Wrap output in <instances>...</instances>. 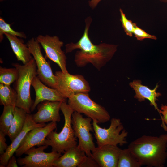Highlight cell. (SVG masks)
<instances>
[{"label":"cell","instance_id":"obj_1","mask_svg":"<svg viewBox=\"0 0 167 167\" xmlns=\"http://www.w3.org/2000/svg\"><path fill=\"white\" fill-rule=\"evenodd\" d=\"M89 16L85 20V27L84 33L76 43L71 42L65 45L66 53L79 49L75 55L74 61L77 66L83 67L91 63L100 70L112 58L117 50V45L105 43L95 45L89 36V30L92 22Z\"/></svg>","mask_w":167,"mask_h":167},{"label":"cell","instance_id":"obj_2","mask_svg":"<svg viewBox=\"0 0 167 167\" xmlns=\"http://www.w3.org/2000/svg\"><path fill=\"white\" fill-rule=\"evenodd\" d=\"M128 148L142 166L163 167L167 158V134L142 135L131 142Z\"/></svg>","mask_w":167,"mask_h":167},{"label":"cell","instance_id":"obj_3","mask_svg":"<svg viewBox=\"0 0 167 167\" xmlns=\"http://www.w3.org/2000/svg\"><path fill=\"white\" fill-rule=\"evenodd\" d=\"M60 110L64 118V126L59 133L54 130L51 131L43 145L50 146L52 151L64 153L71 148L77 146V142L71 123L72 115L74 111L66 101L62 102Z\"/></svg>","mask_w":167,"mask_h":167},{"label":"cell","instance_id":"obj_4","mask_svg":"<svg viewBox=\"0 0 167 167\" xmlns=\"http://www.w3.org/2000/svg\"><path fill=\"white\" fill-rule=\"evenodd\" d=\"M12 65L17 69L19 74L18 78L15 82V90L17 94L16 106L30 113L34 102L30 96V87L33 78L37 75L36 62L33 58L26 64L14 63Z\"/></svg>","mask_w":167,"mask_h":167},{"label":"cell","instance_id":"obj_5","mask_svg":"<svg viewBox=\"0 0 167 167\" xmlns=\"http://www.w3.org/2000/svg\"><path fill=\"white\" fill-rule=\"evenodd\" d=\"M68 99L67 104L74 111L83 113L98 123H104L110 119L106 109L92 100L88 93H79Z\"/></svg>","mask_w":167,"mask_h":167},{"label":"cell","instance_id":"obj_6","mask_svg":"<svg viewBox=\"0 0 167 167\" xmlns=\"http://www.w3.org/2000/svg\"><path fill=\"white\" fill-rule=\"evenodd\" d=\"M96 121L92 125L97 146L105 145L122 146L127 143L128 132L124 128L120 120L112 118L108 128L101 127Z\"/></svg>","mask_w":167,"mask_h":167},{"label":"cell","instance_id":"obj_7","mask_svg":"<svg viewBox=\"0 0 167 167\" xmlns=\"http://www.w3.org/2000/svg\"><path fill=\"white\" fill-rule=\"evenodd\" d=\"M89 118H84L80 113L74 111L72 113L71 123L75 135L78 139L79 148L86 155L91 156L96 147L91 131L93 129Z\"/></svg>","mask_w":167,"mask_h":167},{"label":"cell","instance_id":"obj_8","mask_svg":"<svg viewBox=\"0 0 167 167\" xmlns=\"http://www.w3.org/2000/svg\"><path fill=\"white\" fill-rule=\"evenodd\" d=\"M56 88L66 98L80 93H88L91 90L89 84L84 76L71 75L61 71H56Z\"/></svg>","mask_w":167,"mask_h":167},{"label":"cell","instance_id":"obj_9","mask_svg":"<svg viewBox=\"0 0 167 167\" xmlns=\"http://www.w3.org/2000/svg\"><path fill=\"white\" fill-rule=\"evenodd\" d=\"M48 147L41 145L37 148L34 147L27 150L24 153L27 155L24 158L17 159L18 164L23 167H52L55 161L62 155L55 151L45 152L44 150Z\"/></svg>","mask_w":167,"mask_h":167},{"label":"cell","instance_id":"obj_10","mask_svg":"<svg viewBox=\"0 0 167 167\" xmlns=\"http://www.w3.org/2000/svg\"><path fill=\"white\" fill-rule=\"evenodd\" d=\"M27 44L36 63L37 76L48 86L56 89V77L53 72L50 63L42 54L39 43L36 38H33Z\"/></svg>","mask_w":167,"mask_h":167},{"label":"cell","instance_id":"obj_11","mask_svg":"<svg viewBox=\"0 0 167 167\" xmlns=\"http://www.w3.org/2000/svg\"><path fill=\"white\" fill-rule=\"evenodd\" d=\"M36 39L43 48L46 57L57 64L63 73L68 72L66 57L62 50L63 42L57 36L39 35Z\"/></svg>","mask_w":167,"mask_h":167},{"label":"cell","instance_id":"obj_12","mask_svg":"<svg viewBox=\"0 0 167 167\" xmlns=\"http://www.w3.org/2000/svg\"><path fill=\"white\" fill-rule=\"evenodd\" d=\"M56 128L57 122H51L44 126L35 127L30 130L15 151V156L20 157L30 148L43 145L49 134Z\"/></svg>","mask_w":167,"mask_h":167},{"label":"cell","instance_id":"obj_13","mask_svg":"<svg viewBox=\"0 0 167 167\" xmlns=\"http://www.w3.org/2000/svg\"><path fill=\"white\" fill-rule=\"evenodd\" d=\"M35 92L36 97L33 105L31 107V112L33 111L36 106L40 103L45 101H66L64 97L57 89L49 88L44 84L36 76L33 78L32 83Z\"/></svg>","mask_w":167,"mask_h":167},{"label":"cell","instance_id":"obj_14","mask_svg":"<svg viewBox=\"0 0 167 167\" xmlns=\"http://www.w3.org/2000/svg\"><path fill=\"white\" fill-rule=\"evenodd\" d=\"M121 149L117 146L105 145L96 147L91 156L99 167H117Z\"/></svg>","mask_w":167,"mask_h":167},{"label":"cell","instance_id":"obj_15","mask_svg":"<svg viewBox=\"0 0 167 167\" xmlns=\"http://www.w3.org/2000/svg\"><path fill=\"white\" fill-rule=\"evenodd\" d=\"M46 125L45 123H36L33 119L32 115L27 113L25 123L23 129L8 146L5 153L0 155V166L6 167L9 159L13 156L28 132L34 128L43 127Z\"/></svg>","mask_w":167,"mask_h":167},{"label":"cell","instance_id":"obj_16","mask_svg":"<svg viewBox=\"0 0 167 167\" xmlns=\"http://www.w3.org/2000/svg\"><path fill=\"white\" fill-rule=\"evenodd\" d=\"M62 102L45 101L37 105V112L32 115L34 121L37 123L48 122H59L61 119L59 110Z\"/></svg>","mask_w":167,"mask_h":167},{"label":"cell","instance_id":"obj_17","mask_svg":"<svg viewBox=\"0 0 167 167\" xmlns=\"http://www.w3.org/2000/svg\"><path fill=\"white\" fill-rule=\"evenodd\" d=\"M130 86L135 91L134 97L139 101L148 100L150 105L153 106L159 113V109L156 103L158 98L161 95L160 92H156L158 85L157 84L153 89H151L148 87L142 84L141 81L139 80H135L129 84Z\"/></svg>","mask_w":167,"mask_h":167},{"label":"cell","instance_id":"obj_18","mask_svg":"<svg viewBox=\"0 0 167 167\" xmlns=\"http://www.w3.org/2000/svg\"><path fill=\"white\" fill-rule=\"evenodd\" d=\"M64 153L54 161L53 167H79L87 156L77 145L71 148Z\"/></svg>","mask_w":167,"mask_h":167},{"label":"cell","instance_id":"obj_19","mask_svg":"<svg viewBox=\"0 0 167 167\" xmlns=\"http://www.w3.org/2000/svg\"><path fill=\"white\" fill-rule=\"evenodd\" d=\"M4 35L8 40L12 50L18 61L22 62L24 65L29 62L33 58L31 56L27 44L17 36L5 33Z\"/></svg>","mask_w":167,"mask_h":167},{"label":"cell","instance_id":"obj_20","mask_svg":"<svg viewBox=\"0 0 167 167\" xmlns=\"http://www.w3.org/2000/svg\"><path fill=\"white\" fill-rule=\"evenodd\" d=\"M27 114L23 109L16 106L14 107L13 117L8 134L11 142L23 129L25 123Z\"/></svg>","mask_w":167,"mask_h":167},{"label":"cell","instance_id":"obj_21","mask_svg":"<svg viewBox=\"0 0 167 167\" xmlns=\"http://www.w3.org/2000/svg\"><path fill=\"white\" fill-rule=\"evenodd\" d=\"M17 99L16 90L10 86L0 84V103L1 105L15 107Z\"/></svg>","mask_w":167,"mask_h":167},{"label":"cell","instance_id":"obj_22","mask_svg":"<svg viewBox=\"0 0 167 167\" xmlns=\"http://www.w3.org/2000/svg\"><path fill=\"white\" fill-rule=\"evenodd\" d=\"M142 165L128 148L121 149L117 167H140Z\"/></svg>","mask_w":167,"mask_h":167},{"label":"cell","instance_id":"obj_23","mask_svg":"<svg viewBox=\"0 0 167 167\" xmlns=\"http://www.w3.org/2000/svg\"><path fill=\"white\" fill-rule=\"evenodd\" d=\"M11 106H4L0 117V132L5 136L8 135L13 117L14 107Z\"/></svg>","mask_w":167,"mask_h":167},{"label":"cell","instance_id":"obj_24","mask_svg":"<svg viewBox=\"0 0 167 167\" xmlns=\"http://www.w3.org/2000/svg\"><path fill=\"white\" fill-rule=\"evenodd\" d=\"M19 76L17 69L0 67V83L10 85L18 79Z\"/></svg>","mask_w":167,"mask_h":167},{"label":"cell","instance_id":"obj_25","mask_svg":"<svg viewBox=\"0 0 167 167\" xmlns=\"http://www.w3.org/2000/svg\"><path fill=\"white\" fill-rule=\"evenodd\" d=\"M7 33L20 38H25L26 36L22 32H19L14 30L11 27V24L6 22L1 17L0 18V41L1 42L3 38V34Z\"/></svg>","mask_w":167,"mask_h":167},{"label":"cell","instance_id":"obj_26","mask_svg":"<svg viewBox=\"0 0 167 167\" xmlns=\"http://www.w3.org/2000/svg\"><path fill=\"white\" fill-rule=\"evenodd\" d=\"M119 11L121 15L120 21L124 31L127 35L131 37L133 35L135 25L136 23H133L131 20L128 19L121 8L120 9Z\"/></svg>","mask_w":167,"mask_h":167},{"label":"cell","instance_id":"obj_27","mask_svg":"<svg viewBox=\"0 0 167 167\" xmlns=\"http://www.w3.org/2000/svg\"><path fill=\"white\" fill-rule=\"evenodd\" d=\"M133 34L137 40L142 41L144 39L148 38L153 40H156L157 38L155 36L150 35L146 32L137 25H135L133 31Z\"/></svg>","mask_w":167,"mask_h":167},{"label":"cell","instance_id":"obj_28","mask_svg":"<svg viewBox=\"0 0 167 167\" xmlns=\"http://www.w3.org/2000/svg\"><path fill=\"white\" fill-rule=\"evenodd\" d=\"M159 113L162 122L161 126L165 131H167V104L161 105Z\"/></svg>","mask_w":167,"mask_h":167},{"label":"cell","instance_id":"obj_29","mask_svg":"<svg viewBox=\"0 0 167 167\" xmlns=\"http://www.w3.org/2000/svg\"><path fill=\"white\" fill-rule=\"evenodd\" d=\"M79 167H99V165L91 156H87Z\"/></svg>","mask_w":167,"mask_h":167},{"label":"cell","instance_id":"obj_30","mask_svg":"<svg viewBox=\"0 0 167 167\" xmlns=\"http://www.w3.org/2000/svg\"><path fill=\"white\" fill-rule=\"evenodd\" d=\"M5 135L0 132V154L2 155L4 154L8 146L6 143V139L5 138Z\"/></svg>","mask_w":167,"mask_h":167},{"label":"cell","instance_id":"obj_31","mask_svg":"<svg viewBox=\"0 0 167 167\" xmlns=\"http://www.w3.org/2000/svg\"><path fill=\"white\" fill-rule=\"evenodd\" d=\"M6 167H18L17 160H16L15 157L14 156H12L9 159L7 164L6 166Z\"/></svg>","mask_w":167,"mask_h":167},{"label":"cell","instance_id":"obj_32","mask_svg":"<svg viewBox=\"0 0 167 167\" xmlns=\"http://www.w3.org/2000/svg\"><path fill=\"white\" fill-rule=\"evenodd\" d=\"M101 0H90L89 2V5L90 6L92 9L95 8L98 3Z\"/></svg>","mask_w":167,"mask_h":167},{"label":"cell","instance_id":"obj_33","mask_svg":"<svg viewBox=\"0 0 167 167\" xmlns=\"http://www.w3.org/2000/svg\"><path fill=\"white\" fill-rule=\"evenodd\" d=\"M160 1L161 2H165V3L167 2V0H160Z\"/></svg>","mask_w":167,"mask_h":167},{"label":"cell","instance_id":"obj_34","mask_svg":"<svg viewBox=\"0 0 167 167\" xmlns=\"http://www.w3.org/2000/svg\"><path fill=\"white\" fill-rule=\"evenodd\" d=\"M2 0H0L1 1H2Z\"/></svg>","mask_w":167,"mask_h":167}]
</instances>
